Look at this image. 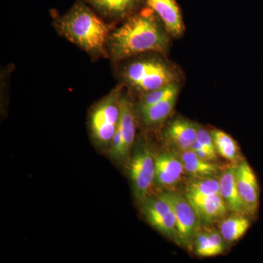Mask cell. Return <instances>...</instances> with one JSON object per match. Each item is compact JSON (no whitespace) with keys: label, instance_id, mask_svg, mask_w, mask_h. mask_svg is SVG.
<instances>
[{"label":"cell","instance_id":"7402d4cb","mask_svg":"<svg viewBox=\"0 0 263 263\" xmlns=\"http://www.w3.org/2000/svg\"><path fill=\"white\" fill-rule=\"evenodd\" d=\"M179 82H178L167 85L164 87L142 95L140 103H138L136 108H146L171 97L176 96L179 94Z\"/></svg>","mask_w":263,"mask_h":263},{"label":"cell","instance_id":"4fadbf2b","mask_svg":"<svg viewBox=\"0 0 263 263\" xmlns=\"http://www.w3.org/2000/svg\"><path fill=\"white\" fill-rule=\"evenodd\" d=\"M195 208L200 221L214 223L226 218L227 208L220 193L209 196H186Z\"/></svg>","mask_w":263,"mask_h":263},{"label":"cell","instance_id":"8fae6325","mask_svg":"<svg viewBox=\"0 0 263 263\" xmlns=\"http://www.w3.org/2000/svg\"><path fill=\"white\" fill-rule=\"evenodd\" d=\"M164 24L171 37H179L184 32L182 15L176 0H144Z\"/></svg>","mask_w":263,"mask_h":263},{"label":"cell","instance_id":"6da1fadb","mask_svg":"<svg viewBox=\"0 0 263 263\" xmlns=\"http://www.w3.org/2000/svg\"><path fill=\"white\" fill-rule=\"evenodd\" d=\"M170 34L148 7L142 8L112 31L108 42V60L112 64L146 53L166 55Z\"/></svg>","mask_w":263,"mask_h":263},{"label":"cell","instance_id":"9c48e42d","mask_svg":"<svg viewBox=\"0 0 263 263\" xmlns=\"http://www.w3.org/2000/svg\"><path fill=\"white\" fill-rule=\"evenodd\" d=\"M105 20L112 23L124 22L143 8L144 0H82Z\"/></svg>","mask_w":263,"mask_h":263},{"label":"cell","instance_id":"7c38bea8","mask_svg":"<svg viewBox=\"0 0 263 263\" xmlns=\"http://www.w3.org/2000/svg\"><path fill=\"white\" fill-rule=\"evenodd\" d=\"M124 91L122 98V115L119 127L115 133L122 140V159L129 155V151L134 143L137 121L136 108L133 105L130 98Z\"/></svg>","mask_w":263,"mask_h":263},{"label":"cell","instance_id":"8992f818","mask_svg":"<svg viewBox=\"0 0 263 263\" xmlns=\"http://www.w3.org/2000/svg\"><path fill=\"white\" fill-rule=\"evenodd\" d=\"M129 173L135 195L144 201L155 183V157L146 148L137 151L129 162Z\"/></svg>","mask_w":263,"mask_h":263},{"label":"cell","instance_id":"9a60e30c","mask_svg":"<svg viewBox=\"0 0 263 263\" xmlns=\"http://www.w3.org/2000/svg\"><path fill=\"white\" fill-rule=\"evenodd\" d=\"M237 164H232L219 177L220 195L227 208L234 214H246L236 182Z\"/></svg>","mask_w":263,"mask_h":263},{"label":"cell","instance_id":"52a82bcc","mask_svg":"<svg viewBox=\"0 0 263 263\" xmlns=\"http://www.w3.org/2000/svg\"><path fill=\"white\" fill-rule=\"evenodd\" d=\"M145 219L162 235L178 242L176 217L171 202L163 193L155 198L147 197L142 207Z\"/></svg>","mask_w":263,"mask_h":263},{"label":"cell","instance_id":"603a6c76","mask_svg":"<svg viewBox=\"0 0 263 263\" xmlns=\"http://www.w3.org/2000/svg\"><path fill=\"white\" fill-rule=\"evenodd\" d=\"M196 141H198L204 148H206L208 152L212 155L215 160H217V152H216L215 145L213 140L212 133L204 128H198L197 130Z\"/></svg>","mask_w":263,"mask_h":263},{"label":"cell","instance_id":"5bb4252c","mask_svg":"<svg viewBox=\"0 0 263 263\" xmlns=\"http://www.w3.org/2000/svg\"><path fill=\"white\" fill-rule=\"evenodd\" d=\"M198 126L186 119H177L171 122L165 131L167 141L179 152L191 149L196 140Z\"/></svg>","mask_w":263,"mask_h":263},{"label":"cell","instance_id":"277c9868","mask_svg":"<svg viewBox=\"0 0 263 263\" xmlns=\"http://www.w3.org/2000/svg\"><path fill=\"white\" fill-rule=\"evenodd\" d=\"M124 85L119 83L108 95L95 104L90 112L91 136L100 146L110 145L120 122Z\"/></svg>","mask_w":263,"mask_h":263},{"label":"cell","instance_id":"3957f363","mask_svg":"<svg viewBox=\"0 0 263 263\" xmlns=\"http://www.w3.org/2000/svg\"><path fill=\"white\" fill-rule=\"evenodd\" d=\"M164 56L146 53L117 62L114 75L124 87L141 95L179 82V72Z\"/></svg>","mask_w":263,"mask_h":263},{"label":"cell","instance_id":"cb8c5ba5","mask_svg":"<svg viewBox=\"0 0 263 263\" xmlns=\"http://www.w3.org/2000/svg\"><path fill=\"white\" fill-rule=\"evenodd\" d=\"M191 149L202 160L211 161V162H215L216 161L212 155L208 152L206 148H204L196 140L193 142Z\"/></svg>","mask_w":263,"mask_h":263},{"label":"cell","instance_id":"30bf717a","mask_svg":"<svg viewBox=\"0 0 263 263\" xmlns=\"http://www.w3.org/2000/svg\"><path fill=\"white\" fill-rule=\"evenodd\" d=\"M155 183L171 190L177 186L184 174L183 164L177 155L162 153L155 157Z\"/></svg>","mask_w":263,"mask_h":263},{"label":"cell","instance_id":"e0dca14e","mask_svg":"<svg viewBox=\"0 0 263 263\" xmlns=\"http://www.w3.org/2000/svg\"><path fill=\"white\" fill-rule=\"evenodd\" d=\"M178 157L183 164L184 172L192 178H205L216 176L219 167L214 162L202 160L193 150L178 151Z\"/></svg>","mask_w":263,"mask_h":263},{"label":"cell","instance_id":"d6986e66","mask_svg":"<svg viewBox=\"0 0 263 263\" xmlns=\"http://www.w3.org/2000/svg\"><path fill=\"white\" fill-rule=\"evenodd\" d=\"M251 226L249 216L242 214H235L221 221L219 232L226 242L233 243L241 238Z\"/></svg>","mask_w":263,"mask_h":263},{"label":"cell","instance_id":"2e32d148","mask_svg":"<svg viewBox=\"0 0 263 263\" xmlns=\"http://www.w3.org/2000/svg\"><path fill=\"white\" fill-rule=\"evenodd\" d=\"M193 248L195 254L202 257H215L224 253L226 249V240L220 232L212 229H199Z\"/></svg>","mask_w":263,"mask_h":263},{"label":"cell","instance_id":"ffe728a7","mask_svg":"<svg viewBox=\"0 0 263 263\" xmlns=\"http://www.w3.org/2000/svg\"><path fill=\"white\" fill-rule=\"evenodd\" d=\"M216 152L226 160L232 162L239 159V149L235 140L228 133L220 129L211 131Z\"/></svg>","mask_w":263,"mask_h":263},{"label":"cell","instance_id":"44dd1931","mask_svg":"<svg viewBox=\"0 0 263 263\" xmlns=\"http://www.w3.org/2000/svg\"><path fill=\"white\" fill-rule=\"evenodd\" d=\"M220 183L216 176L193 178L186 188V196H209L219 194Z\"/></svg>","mask_w":263,"mask_h":263},{"label":"cell","instance_id":"7a4b0ae2","mask_svg":"<svg viewBox=\"0 0 263 263\" xmlns=\"http://www.w3.org/2000/svg\"><path fill=\"white\" fill-rule=\"evenodd\" d=\"M116 24L105 20L82 0H77L53 22L59 35L86 52L92 60L108 59L109 37Z\"/></svg>","mask_w":263,"mask_h":263},{"label":"cell","instance_id":"ac0fdd59","mask_svg":"<svg viewBox=\"0 0 263 263\" xmlns=\"http://www.w3.org/2000/svg\"><path fill=\"white\" fill-rule=\"evenodd\" d=\"M177 96L171 97L146 108L137 109L143 124L147 127H155L162 124L172 113Z\"/></svg>","mask_w":263,"mask_h":263},{"label":"cell","instance_id":"5b68a950","mask_svg":"<svg viewBox=\"0 0 263 263\" xmlns=\"http://www.w3.org/2000/svg\"><path fill=\"white\" fill-rule=\"evenodd\" d=\"M171 202L176 217L178 243L184 248H193L194 240L200 228V218L187 197L173 192L164 193Z\"/></svg>","mask_w":263,"mask_h":263},{"label":"cell","instance_id":"ba28073f","mask_svg":"<svg viewBox=\"0 0 263 263\" xmlns=\"http://www.w3.org/2000/svg\"><path fill=\"white\" fill-rule=\"evenodd\" d=\"M236 182L246 214L254 217L259 209V186L255 173L247 161L237 164Z\"/></svg>","mask_w":263,"mask_h":263}]
</instances>
